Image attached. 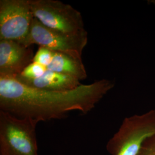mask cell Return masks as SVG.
I'll return each mask as SVG.
<instances>
[{
	"label": "cell",
	"instance_id": "5",
	"mask_svg": "<svg viewBox=\"0 0 155 155\" xmlns=\"http://www.w3.org/2000/svg\"><path fill=\"white\" fill-rule=\"evenodd\" d=\"M88 41L86 31L77 34H67L47 28L35 18H33L30 32L24 45L31 47L39 45L53 52L70 56L82 60V54Z\"/></svg>",
	"mask_w": 155,
	"mask_h": 155
},
{
	"label": "cell",
	"instance_id": "4",
	"mask_svg": "<svg viewBox=\"0 0 155 155\" xmlns=\"http://www.w3.org/2000/svg\"><path fill=\"white\" fill-rule=\"evenodd\" d=\"M34 18L47 28L67 34L86 31L81 13L58 0H30Z\"/></svg>",
	"mask_w": 155,
	"mask_h": 155
},
{
	"label": "cell",
	"instance_id": "9",
	"mask_svg": "<svg viewBox=\"0 0 155 155\" xmlns=\"http://www.w3.org/2000/svg\"><path fill=\"white\" fill-rule=\"evenodd\" d=\"M47 70L71 76L81 81L87 77V72L82 60L70 56L54 52L52 60L47 67Z\"/></svg>",
	"mask_w": 155,
	"mask_h": 155
},
{
	"label": "cell",
	"instance_id": "1",
	"mask_svg": "<svg viewBox=\"0 0 155 155\" xmlns=\"http://www.w3.org/2000/svg\"><path fill=\"white\" fill-rule=\"evenodd\" d=\"M114 86L113 81L101 79L71 90L49 91L28 87L15 78L0 76V110L38 122L60 120L74 111L87 113Z\"/></svg>",
	"mask_w": 155,
	"mask_h": 155
},
{
	"label": "cell",
	"instance_id": "10",
	"mask_svg": "<svg viewBox=\"0 0 155 155\" xmlns=\"http://www.w3.org/2000/svg\"><path fill=\"white\" fill-rule=\"evenodd\" d=\"M47 70V68L46 67L33 61L24 69L20 75L17 77L29 79H36L42 76Z\"/></svg>",
	"mask_w": 155,
	"mask_h": 155
},
{
	"label": "cell",
	"instance_id": "7",
	"mask_svg": "<svg viewBox=\"0 0 155 155\" xmlns=\"http://www.w3.org/2000/svg\"><path fill=\"white\" fill-rule=\"evenodd\" d=\"M31 47L15 41L0 40V76L16 78L33 61Z\"/></svg>",
	"mask_w": 155,
	"mask_h": 155
},
{
	"label": "cell",
	"instance_id": "2",
	"mask_svg": "<svg viewBox=\"0 0 155 155\" xmlns=\"http://www.w3.org/2000/svg\"><path fill=\"white\" fill-rule=\"evenodd\" d=\"M38 123L0 110V155H39L36 133Z\"/></svg>",
	"mask_w": 155,
	"mask_h": 155
},
{
	"label": "cell",
	"instance_id": "8",
	"mask_svg": "<svg viewBox=\"0 0 155 155\" xmlns=\"http://www.w3.org/2000/svg\"><path fill=\"white\" fill-rule=\"evenodd\" d=\"M20 83L34 89L49 91H68L81 84L80 81L71 76L47 70L40 77L29 79L20 77L15 78Z\"/></svg>",
	"mask_w": 155,
	"mask_h": 155
},
{
	"label": "cell",
	"instance_id": "3",
	"mask_svg": "<svg viewBox=\"0 0 155 155\" xmlns=\"http://www.w3.org/2000/svg\"><path fill=\"white\" fill-rule=\"evenodd\" d=\"M155 134V109L125 118L107 142L110 155H137L147 138Z\"/></svg>",
	"mask_w": 155,
	"mask_h": 155
},
{
	"label": "cell",
	"instance_id": "12",
	"mask_svg": "<svg viewBox=\"0 0 155 155\" xmlns=\"http://www.w3.org/2000/svg\"><path fill=\"white\" fill-rule=\"evenodd\" d=\"M137 155H155V134L145 140Z\"/></svg>",
	"mask_w": 155,
	"mask_h": 155
},
{
	"label": "cell",
	"instance_id": "11",
	"mask_svg": "<svg viewBox=\"0 0 155 155\" xmlns=\"http://www.w3.org/2000/svg\"><path fill=\"white\" fill-rule=\"evenodd\" d=\"M54 52L43 47H39V49L35 54L33 61L44 66H48L52 60Z\"/></svg>",
	"mask_w": 155,
	"mask_h": 155
},
{
	"label": "cell",
	"instance_id": "6",
	"mask_svg": "<svg viewBox=\"0 0 155 155\" xmlns=\"http://www.w3.org/2000/svg\"><path fill=\"white\" fill-rule=\"evenodd\" d=\"M33 18L30 0H1L0 40H12L24 45Z\"/></svg>",
	"mask_w": 155,
	"mask_h": 155
}]
</instances>
